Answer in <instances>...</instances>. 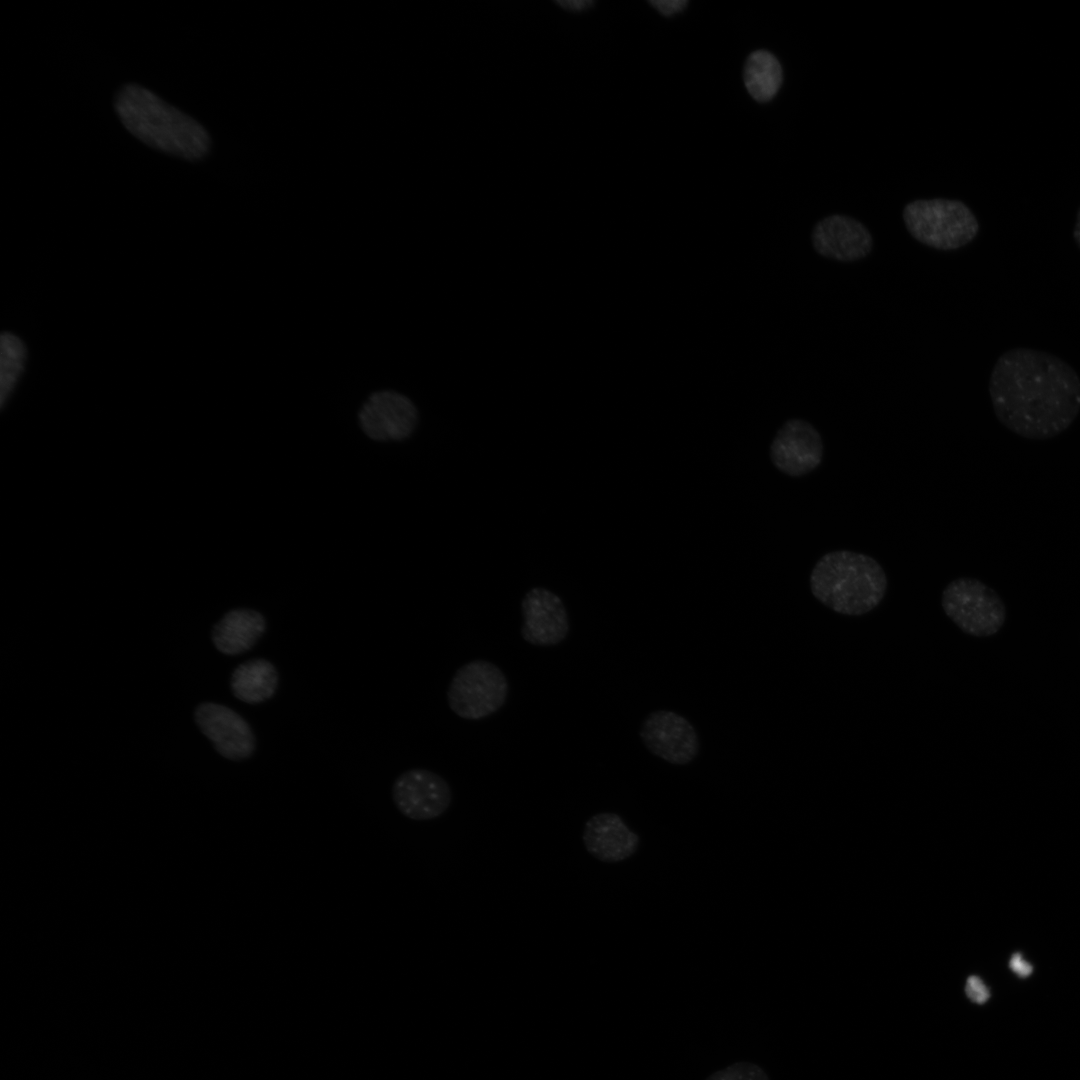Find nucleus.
Wrapping results in <instances>:
<instances>
[{"label": "nucleus", "mask_w": 1080, "mask_h": 1080, "mask_svg": "<svg viewBox=\"0 0 1080 1080\" xmlns=\"http://www.w3.org/2000/svg\"><path fill=\"white\" fill-rule=\"evenodd\" d=\"M113 107L124 128L157 151L187 161L202 160L210 151V136L196 119L142 85L121 86Z\"/></svg>", "instance_id": "nucleus-2"}, {"label": "nucleus", "mask_w": 1080, "mask_h": 1080, "mask_svg": "<svg viewBox=\"0 0 1080 1080\" xmlns=\"http://www.w3.org/2000/svg\"><path fill=\"white\" fill-rule=\"evenodd\" d=\"M357 421L363 435L380 444L402 443L416 432L419 413L408 396L391 389L370 392L362 402Z\"/></svg>", "instance_id": "nucleus-7"}, {"label": "nucleus", "mask_w": 1080, "mask_h": 1080, "mask_svg": "<svg viewBox=\"0 0 1080 1080\" xmlns=\"http://www.w3.org/2000/svg\"><path fill=\"white\" fill-rule=\"evenodd\" d=\"M26 360L23 341L11 332L0 338V404L3 406L20 377Z\"/></svg>", "instance_id": "nucleus-18"}, {"label": "nucleus", "mask_w": 1080, "mask_h": 1080, "mask_svg": "<svg viewBox=\"0 0 1080 1080\" xmlns=\"http://www.w3.org/2000/svg\"><path fill=\"white\" fill-rule=\"evenodd\" d=\"M903 221L918 242L939 251L958 250L971 243L979 232L972 210L960 200H915L905 205Z\"/></svg>", "instance_id": "nucleus-4"}, {"label": "nucleus", "mask_w": 1080, "mask_h": 1080, "mask_svg": "<svg viewBox=\"0 0 1080 1080\" xmlns=\"http://www.w3.org/2000/svg\"><path fill=\"white\" fill-rule=\"evenodd\" d=\"M1073 238L1076 245L1080 249V207L1076 214V220L1073 228Z\"/></svg>", "instance_id": "nucleus-24"}, {"label": "nucleus", "mask_w": 1080, "mask_h": 1080, "mask_svg": "<svg viewBox=\"0 0 1080 1080\" xmlns=\"http://www.w3.org/2000/svg\"><path fill=\"white\" fill-rule=\"evenodd\" d=\"M508 692L504 672L490 661L476 659L456 670L447 689V702L458 717L476 721L497 712Z\"/></svg>", "instance_id": "nucleus-6"}, {"label": "nucleus", "mask_w": 1080, "mask_h": 1080, "mask_svg": "<svg viewBox=\"0 0 1080 1080\" xmlns=\"http://www.w3.org/2000/svg\"><path fill=\"white\" fill-rule=\"evenodd\" d=\"M941 606L962 632L973 637L997 634L1007 617L1000 595L972 577H960L947 584L941 594Z\"/></svg>", "instance_id": "nucleus-5"}, {"label": "nucleus", "mask_w": 1080, "mask_h": 1080, "mask_svg": "<svg viewBox=\"0 0 1080 1080\" xmlns=\"http://www.w3.org/2000/svg\"><path fill=\"white\" fill-rule=\"evenodd\" d=\"M888 579L873 557L849 550L824 554L810 574L813 596L832 611L846 616H862L884 599Z\"/></svg>", "instance_id": "nucleus-3"}, {"label": "nucleus", "mask_w": 1080, "mask_h": 1080, "mask_svg": "<svg viewBox=\"0 0 1080 1080\" xmlns=\"http://www.w3.org/2000/svg\"><path fill=\"white\" fill-rule=\"evenodd\" d=\"M650 4L664 16H672L682 11L688 2L686 0H651Z\"/></svg>", "instance_id": "nucleus-21"}, {"label": "nucleus", "mask_w": 1080, "mask_h": 1080, "mask_svg": "<svg viewBox=\"0 0 1080 1080\" xmlns=\"http://www.w3.org/2000/svg\"><path fill=\"white\" fill-rule=\"evenodd\" d=\"M392 801L397 810L413 821H429L442 816L452 803L448 782L436 772L411 768L394 780Z\"/></svg>", "instance_id": "nucleus-8"}, {"label": "nucleus", "mask_w": 1080, "mask_h": 1080, "mask_svg": "<svg viewBox=\"0 0 1080 1080\" xmlns=\"http://www.w3.org/2000/svg\"><path fill=\"white\" fill-rule=\"evenodd\" d=\"M559 4H561L562 6L567 5L568 9L578 11V10L586 9L587 7L591 6L593 4V2L585 0V1H576V2H572V1L561 2Z\"/></svg>", "instance_id": "nucleus-23"}, {"label": "nucleus", "mask_w": 1080, "mask_h": 1080, "mask_svg": "<svg viewBox=\"0 0 1080 1080\" xmlns=\"http://www.w3.org/2000/svg\"><path fill=\"white\" fill-rule=\"evenodd\" d=\"M705 1080H770V1077L759 1064L739 1061L711 1073Z\"/></svg>", "instance_id": "nucleus-19"}, {"label": "nucleus", "mask_w": 1080, "mask_h": 1080, "mask_svg": "<svg viewBox=\"0 0 1080 1080\" xmlns=\"http://www.w3.org/2000/svg\"><path fill=\"white\" fill-rule=\"evenodd\" d=\"M200 731L227 760L243 761L253 756L257 738L250 723L232 708L215 702H203L195 709Z\"/></svg>", "instance_id": "nucleus-9"}, {"label": "nucleus", "mask_w": 1080, "mask_h": 1080, "mask_svg": "<svg viewBox=\"0 0 1080 1080\" xmlns=\"http://www.w3.org/2000/svg\"><path fill=\"white\" fill-rule=\"evenodd\" d=\"M640 737L652 754L674 765L692 762L699 752V738L694 726L673 711L650 713L642 723Z\"/></svg>", "instance_id": "nucleus-10"}, {"label": "nucleus", "mask_w": 1080, "mask_h": 1080, "mask_svg": "<svg viewBox=\"0 0 1080 1080\" xmlns=\"http://www.w3.org/2000/svg\"><path fill=\"white\" fill-rule=\"evenodd\" d=\"M783 79L778 59L766 50L749 55L744 67V83L749 94L758 102L770 101L778 92Z\"/></svg>", "instance_id": "nucleus-17"}, {"label": "nucleus", "mask_w": 1080, "mask_h": 1080, "mask_svg": "<svg viewBox=\"0 0 1080 1080\" xmlns=\"http://www.w3.org/2000/svg\"><path fill=\"white\" fill-rule=\"evenodd\" d=\"M773 464L781 472L804 476L819 467L824 443L819 431L800 418L787 420L777 431L770 448Z\"/></svg>", "instance_id": "nucleus-11"}, {"label": "nucleus", "mask_w": 1080, "mask_h": 1080, "mask_svg": "<svg viewBox=\"0 0 1080 1080\" xmlns=\"http://www.w3.org/2000/svg\"><path fill=\"white\" fill-rule=\"evenodd\" d=\"M811 243L820 256L844 263L866 258L874 246L868 228L857 219L842 214H832L818 221L812 229Z\"/></svg>", "instance_id": "nucleus-13"}, {"label": "nucleus", "mask_w": 1080, "mask_h": 1080, "mask_svg": "<svg viewBox=\"0 0 1080 1080\" xmlns=\"http://www.w3.org/2000/svg\"><path fill=\"white\" fill-rule=\"evenodd\" d=\"M278 686V670L265 658H253L240 663L234 668L230 678L234 697L251 705L271 699Z\"/></svg>", "instance_id": "nucleus-16"}, {"label": "nucleus", "mask_w": 1080, "mask_h": 1080, "mask_svg": "<svg viewBox=\"0 0 1080 1080\" xmlns=\"http://www.w3.org/2000/svg\"><path fill=\"white\" fill-rule=\"evenodd\" d=\"M582 841L592 857L610 864L632 857L640 845L637 833L613 812H600L589 817L583 826Z\"/></svg>", "instance_id": "nucleus-14"}, {"label": "nucleus", "mask_w": 1080, "mask_h": 1080, "mask_svg": "<svg viewBox=\"0 0 1080 1080\" xmlns=\"http://www.w3.org/2000/svg\"><path fill=\"white\" fill-rule=\"evenodd\" d=\"M1009 968L1020 978L1029 977L1033 973V966L1019 952L1011 956Z\"/></svg>", "instance_id": "nucleus-22"}, {"label": "nucleus", "mask_w": 1080, "mask_h": 1080, "mask_svg": "<svg viewBox=\"0 0 1080 1080\" xmlns=\"http://www.w3.org/2000/svg\"><path fill=\"white\" fill-rule=\"evenodd\" d=\"M266 630L267 620L262 612L250 607H237L218 620L211 638L219 652L236 656L251 650Z\"/></svg>", "instance_id": "nucleus-15"}, {"label": "nucleus", "mask_w": 1080, "mask_h": 1080, "mask_svg": "<svg viewBox=\"0 0 1080 1080\" xmlns=\"http://www.w3.org/2000/svg\"><path fill=\"white\" fill-rule=\"evenodd\" d=\"M521 614L523 622L520 634L531 645L555 646L569 634L567 609L562 599L547 588L528 590L521 602Z\"/></svg>", "instance_id": "nucleus-12"}, {"label": "nucleus", "mask_w": 1080, "mask_h": 1080, "mask_svg": "<svg viewBox=\"0 0 1080 1080\" xmlns=\"http://www.w3.org/2000/svg\"><path fill=\"white\" fill-rule=\"evenodd\" d=\"M965 994L971 1002L979 1005L986 1003L991 996L989 988L977 975H971L967 978Z\"/></svg>", "instance_id": "nucleus-20"}, {"label": "nucleus", "mask_w": 1080, "mask_h": 1080, "mask_svg": "<svg viewBox=\"0 0 1080 1080\" xmlns=\"http://www.w3.org/2000/svg\"><path fill=\"white\" fill-rule=\"evenodd\" d=\"M989 396L998 421L1029 440H1047L1066 431L1080 413V377L1063 359L1017 347L996 360Z\"/></svg>", "instance_id": "nucleus-1"}]
</instances>
